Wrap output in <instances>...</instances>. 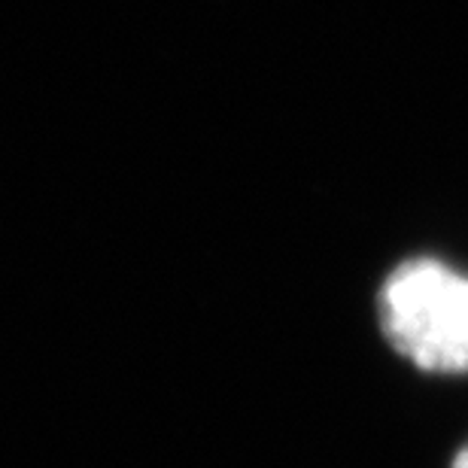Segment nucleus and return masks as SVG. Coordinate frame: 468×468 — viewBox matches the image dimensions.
Segmentation results:
<instances>
[{
	"mask_svg": "<svg viewBox=\"0 0 468 468\" xmlns=\"http://www.w3.org/2000/svg\"><path fill=\"white\" fill-rule=\"evenodd\" d=\"M378 320L417 368L468 374V274L438 259L392 268L378 295Z\"/></svg>",
	"mask_w": 468,
	"mask_h": 468,
	"instance_id": "f257e3e1",
	"label": "nucleus"
},
{
	"mask_svg": "<svg viewBox=\"0 0 468 468\" xmlns=\"http://www.w3.org/2000/svg\"><path fill=\"white\" fill-rule=\"evenodd\" d=\"M451 468H468V447H463V451L456 453V460H453Z\"/></svg>",
	"mask_w": 468,
	"mask_h": 468,
	"instance_id": "f03ea898",
	"label": "nucleus"
}]
</instances>
